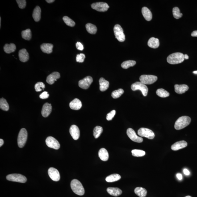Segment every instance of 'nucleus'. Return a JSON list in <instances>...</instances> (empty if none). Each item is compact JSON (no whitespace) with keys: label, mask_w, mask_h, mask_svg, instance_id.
<instances>
[{"label":"nucleus","mask_w":197,"mask_h":197,"mask_svg":"<svg viewBox=\"0 0 197 197\" xmlns=\"http://www.w3.org/2000/svg\"><path fill=\"white\" fill-rule=\"evenodd\" d=\"M185 60L184 55L181 53H175L169 55L167 58V61L171 64L181 63Z\"/></svg>","instance_id":"1"},{"label":"nucleus","mask_w":197,"mask_h":197,"mask_svg":"<svg viewBox=\"0 0 197 197\" xmlns=\"http://www.w3.org/2000/svg\"><path fill=\"white\" fill-rule=\"evenodd\" d=\"M71 186L73 192L77 195L82 196L85 194V189L82 184L78 180H72L71 182Z\"/></svg>","instance_id":"2"},{"label":"nucleus","mask_w":197,"mask_h":197,"mask_svg":"<svg viewBox=\"0 0 197 197\" xmlns=\"http://www.w3.org/2000/svg\"><path fill=\"white\" fill-rule=\"evenodd\" d=\"M191 119L188 116H184L180 117L176 121L174 124V128L177 130L184 128L190 124Z\"/></svg>","instance_id":"3"},{"label":"nucleus","mask_w":197,"mask_h":197,"mask_svg":"<svg viewBox=\"0 0 197 197\" xmlns=\"http://www.w3.org/2000/svg\"><path fill=\"white\" fill-rule=\"evenodd\" d=\"M27 138V131L25 128H22L21 130L18 137V144L19 148L24 147Z\"/></svg>","instance_id":"4"},{"label":"nucleus","mask_w":197,"mask_h":197,"mask_svg":"<svg viewBox=\"0 0 197 197\" xmlns=\"http://www.w3.org/2000/svg\"><path fill=\"white\" fill-rule=\"evenodd\" d=\"M131 89L134 91L137 90H140L144 97H146L148 94V88L146 85L142 83L140 81L132 84L131 85Z\"/></svg>","instance_id":"5"},{"label":"nucleus","mask_w":197,"mask_h":197,"mask_svg":"<svg viewBox=\"0 0 197 197\" xmlns=\"http://www.w3.org/2000/svg\"><path fill=\"white\" fill-rule=\"evenodd\" d=\"M114 31L115 38L118 39V41L120 42H124L125 39L123 30L120 25L116 24L115 25L114 28Z\"/></svg>","instance_id":"6"},{"label":"nucleus","mask_w":197,"mask_h":197,"mask_svg":"<svg viewBox=\"0 0 197 197\" xmlns=\"http://www.w3.org/2000/svg\"><path fill=\"white\" fill-rule=\"evenodd\" d=\"M8 180L11 182L25 183L27 181V178L25 176L19 174H9L6 176Z\"/></svg>","instance_id":"7"},{"label":"nucleus","mask_w":197,"mask_h":197,"mask_svg":"<svg viewBox=\"0 0 197 197\" xmlns=\"http://www.w3.org/2000/svg\"><path fill=\"white\" fill-rule=\"evenodd\" d=\"M158 78L156 76L152 75H142L140 77V82L144 85H151L157 81Z\"/></svg>","instance_id":"8"},{"label":"nucleus","mask_w":197,"mask_h":197,"mask_svg":"<svg viewBox=\"0 0 197 197\" xmlns=\"http://www.w3.org/2000/svg\"><path fill=\"white\" fill-rule=\"evenodd\" d=\"M138 134L141 137L147 138L150 140L153 139L155 137L154 133L152 130L149 128H140L138 131Z\"/></svg>","instance_id":"9"},{"label":"nucleus","mask_w":197,"mask_h":197,"mask_svg":"<svg viewBox=\"0 0 197 197\" xmlns=\"http://www.w3.org/2000/svg\"><path fill=\"white\" fill-rule=\"evenodd\" d=\"M46 143L47 146L51 148L58 150L60 148V145L59 141L52 136H49L46 139Z\"/></svg>","instance_id":"10"},{"label":"nucleus","mask_w":197,"mask_h":197,"mask_svg":"<svg viewBox=\"0 0 197 197\" xmlns=\"http://www.w3.org/2000/svg\"><path fill=\"white\" fill-rule=\"evenodd\" d=\"M91 7L97 11L105 12L107 11L109 6L106 3L99 2L92 4Z\"/></svg>","instance_id":"11"},{"label":"nucleus","mask_w":197,"mask_h":197,"mask_svg":"<svg viewBox=\"0 0 197 197\" xmlns=\"http://www.w3.org/2000/svg\"><path fill=\"white\" fill-rule=\"evenodd\" d=\"M93 82V78L90 76H88L79 81V86L81 89L86 90L89 89Z\"/></svg>","instance_id":"12"},{"label":"nucleus","mask_w":197,"mask_h":197,"mask_svg":"<svg viewBox=\"0 0 197 197\" xmlns=\"http://www.w3.org/2000/svg\"><path fill=\"white\" fill-rule=\"evenodd\" d=\"M127 134L128 137L135 142L141 143L143 141L142 138L138 136L134 130L132 128H128L127 130Z\"/></svg>","instance_id":"13"},{"label":"nucleus","mask_w":197,"mask_h":197,"mask_svg":"<svg viewBox=\"0 0 197 197\" xmlns=\"http://www.w3.org/2000/svg\"><path fill=\"white\" fill-rule=\"evenodd\" d=\"M48 173L51 179L55 182H58L60 179V176L59 171L54 168H50L48 169Z\"/></svg>","instance_id":"14"},{"label":"nucleus","mask_w":197,"mask_h":197,"mask_svg":"<svg viewBox=\"0 0 197 197\" xmlns=\"http://www.w3.org/2000/svg\"><path fill=\"white\" fill-rule=\"evenodd\" d=\"M71 136L74 140H78L80 136V131L79 127L75 125H73L69 129Z\"/></svg>","instance_id":"15"},{"label":"nucleus","mask_w":197,"mask_h":197,"mask_svg":"<svg viewBox=\"0 0 197 197\" xmlns=\"http://www.w3.org/2000/svg\"><path fill=\"white\" fill-rule=\"evenodd\" d=\"M60 77V75L59 72H53L47 77L46 81L47 83L49 85H53L55 83V81H57Z\"/></svg>","instance_id":"16"},{"label":"nucleus","mask_w":197,"mask_h":197,"mask_svg":"<svg viewBox=\"0 0 197 197\" xmlns=\"http://www.w3.org/2000/svg\"><path fill=\"white\" fill-rule=\"evenodd\" d=\"M52 111L51 104L45 103L43 105L41 111L42 115L44 117H47L50 114Z\"/></svg>","instance_id":"17"},{"label":"nucleus","mask_w":197,"mask_h":197,"mask_svg":"<svg viewBox=\"0 0 197 197\" xmlns=\"http://www.w3.org/2000/svg\"><path fill=\"white\" fill-rule=\"evenodd\" d=\"M187 146V143L186 141L181 140V141L177 142L172 144L171 148L172 150L176 151L186 148Z\"/></svg>","instance_id":"18"},{"label":"nucleus","mask_w":197,"mask_h":197,"mask_svg":"<svg viewBox=\"0 0 197 197\" xmlns=\"http://www.w3.org/2000/svg\"><path fill=\"white\" fill-rule=\"evenodd\" d=\"M69 107L72 110H79L82 107V103L79 99L76 98L69 103Z\"/></svg>","instance_id":"19"},{"label":"nucleus","mask_w":197,"mask_h":197,"mask_svg":"<svg viewBox=\"0 0 197 197\" xmlns=\"http://www.w3.org/2000/svg\"><path fill=\"white\" fill-rule=\"evenodd\" d=\"M18 56L19 60L22 62H26L28 61L29 58L28 53L25 49H23L19 51Z\"/></svg>","instance_id":"20"},{"label":"nucleus","mask_w":197,"mask_h":197,"mask_svg":"<svg viewBox=\"0 0 197 197\" xmlns=\"http://www.w3.org/2000/svg\"><path fill=\"white\" fill-rule=\"evenodd\" d=\"M188 89V86L186 85H174V90L176 93L178 94H184L187 91Z\"/></svg>","instance_id":"21"},{"label":"nucleus","mask_w":197,"mask_h":197,"mask_svg":"<svg viewBox=\"0 0 197 197\" xmlns=\"http://www.w3.org/2000/svg\"><path fill=\"white\" fill-rule=\"evenodd\" d=\"M107 192L110 195L114 196H118L121 195L122 192L118 188L108 187L107 190Z\"/></svg>","instance_id":"22"},{"label":"nucleus","mask_w":197,"mask_h":197,"mask_svg":"<svg viewBox=\"0 0 197 197\" xmlns=\"http://www.w3.org/2000/svg\"><path fill=\"white\" fill-rule=\"evenodd\" d=\"M53 47V45L48 43H45L42 44L40 47L41 49L43 52L47 54L52 53Z\"/></svg>","instance_id":"23"},{"label":"nucleus","mask_w":197,"mask_h":197,"mask_svg":"<svg viewBox=\"0 0 197 197\" xmlns=\"http://www.w3.org/2000/svg\"><path fill=\"white\" fill-rule=\"evenodd\" d=\"M33 18L35 22H39L41 17V9L39 6H37L33 11Z\"/></svg>","instance_id":"24"},{"label":"nucleus","mask_w":197,"mask_h":197,"mask_svg":"<svg viewBox=\"0 0 197 197\" xmlns=\"http://www.w3.org/2000/svg\"><path fill=\"white\" fill-rule=\"evenodd\" d=\"M98 156L102 161H106L108 159L109 154L107 150L102 148L100 149L98 153Z\"/></svg>","instance_id":"25"},{"label":"nucleus","mask_w":197,"mask_h":197,"mask_svg":"<svg viewBox=\"0 0 197 197\" xmlns=\"http://www.w3.org/2000/svg\"><path fill=\"white\" fill-rule=\"evenodd\" d=\"M100 90L101 91H104L107 90L109 86V82L104 78L101 77L99 80Z\"/></svg>","instance_id":"26"},{"label":"nucleus","mask_w":197,"mask_h":197,"mask_svg":"<svg viewBox=\"0 0 197 197\" xmlns=\"http://www.w3.org/2000/svg\"><path fill=\"white\" fill-rule=\"evenodd\" d=\"M142 13L144 19L147 21H150L152 18V14L148 8L144 7L142 9Z\"/></svg>","instance_id":"27"},{"label":"nucleus","mask_w":197,"mask_h":197,"mask_svg":"<svg viewBox=\"0 0 197 197\" xmlns=\"http://www.w3.org/2000/svg\"><path fill=\"white\" fill-rule=\"evenodd\" d=\"M148 46L152 48H157L160 45L159 39L154 37L151 38L148 41Z\"/></svg>","instance_id":"28"},{"label":"nucleus","mask_w":197,"mask_h":197,"mask_svg":"<svg viewBox=\"0 0 197 197\" xmlns=\"http://www.w3.org/2000/svg\"><path fill=\"white\" fill-rule=\"evenodd\" d=\"M16 47L15 44L11 43L10 44H6L4 47V50L7 53L9 54L15 52Z\"/></svg>","instance_id":"29"},{"label":"nucleus","mask_w":197,"mask_h":197,"mask_svg":"<svg viewBox=\"0 0 197 197\" xmlns=\"http://www.w3.org/2000/svg\"><path fill=\"white\" fill-rule=\"evenodd\" d=\"M134 192L136 195L140 197H145L147 195V191L145 188L138 187L135 188Z\"/></svg>","instance_id":"30"},{"label":"nucleus","mask_w":197,"mask_h":197,"mask_svg":"<svg viewBox=\"0 0 197 197\" xmlns=\"http://www.w3.org/2000/svg\"><path fill=\"white\" fill-rule=\"evenodd\" d=\"M121 178V176L119 174H113L108 176L106 178V182H116Z\"/></svg>","instance_id":"31"},{"label":"nucleus","mask_w":197,"mask_h":197,"mask_svg":"<svg viewBox=\"0 0 197 197\" xmlns=\"http://www.w3.org/2000/svg\"><path fill=\"white\" fill-rule=\"evenodd\" d=\"M87 31L91 34H95L97 31V26L91 23H88L85 26Z\"/></svg>","instance_id":"32"},{"label":"nucleus","mask_w":197,"mask_h":197,"mask_svg":"<svg viewBox=\"0 0 197 197\" xmlns=\"http://www.w3.org/2000/svg\"><path fill=\"white\" fill-rule=\"evenodd\" d=\"M136 62L134 60H128L123 62L121 64V67L124 69H128L130 67H133L136 65Z\"/></svg>","instance_id":"33"},{"label":"nucleus","mask_w":197,"mask_h":197,"mask_svg":"<svg viewBox=\"0 0 197 197\" xmlns=\"http://www.w3.org/2000/svg\"><path fill=\"white\" fill-rule=\"evenodd\" d=\"M22 38L26 40H30L31 38V32L30 29H27L25 31H22L21 33Z\"/></svg>","instance_id":"34"},{"label":"nucleus","mask_w":197,"mask_h":197,"mask_svg":"<svg viewBox=\"0 0 197 197\" xmlns=\"http://www.w3.org/2000/svg\"><path fill=\"white\" fill-rule=\"evenodd\" d=\"M103 129L102 127L100 126H97L95 127L93 130V135L95 138H98L100 136L103 132Z\"/></svg>","instance_id":"35"},{"label":"nucleus","mask_w":197,"mask_h":197,"mask_svg":"<svg viewBox=\"0 0 197 197\" xmlns=\"http://www.w3.org/2000/svg\"><path fill=\"white\" fill-rule=\"evenodd\" d=\"M0 108L1 109L5 111H8L9 105L6 100L3 98H1L0 100Z\"/></svg>","instance_id":"36"},{"label":"nucleus","mask_w":197,"mask_h":197,"mask_svg":"<svg viewBox=\"0 0 197 197\" xmlns=\"http://www.w3.org/2000/svg\"><path fill=\"white\" fill-rule=\"evenodd\" d=\"M156 94L161 98H166L169 96V93L164 89H158L156 91Z\"/></svg>","instance_id":"37"},{"label":"nucleus","mask_w":197,"mask_h":197,"mask_svg":"<svg viewBox=\"0 0 197 197\" xmlns=\"http://www.w3.org/2000/svg\"><path fill=\"white\" fill-rule=\"evenodd\" d=\"M132 155L134 157H143L145 155V152L140 150L134 149L131 151Z\"/></svg>","instance_id":"38"},{"label":"nucleus","mask_w":197,"mask_h":197,"mask_svg":"<svg viewBox=\"0 0 197 197\" xmlns=\"http://www.w3.org/2000/svg\"><path fill=\"white\" fill-rule=\"evenodd\" d=\"M124 90L122 89H119L114 91L112 93L111 96L114 98H119L124 93Z\"/></svg>","instance_id":"39"},{"label":"nucleus","mask_w":197,"mask_h":197,"mask_svg":"<svg viewBox=\"0 0 197 197\" xmlns=\"http://www.w3.org/2000/svg\"><path fill=\"white\" fill-rule=\"evenodd\" d=\"M172 12L173 17L176 19H179L182 17V14L180 13V9L178 7H174L173 8Z\"/></svg>","instance_id":"40"},{"label":"nucleus","mask_w":197,"mask_h":197,"mask_svg":"<svg viewBox=\"0 0 197 197\" xmlns=\"http://www.w3.org/2000/svg\"><path fill=\"white\" fill-rule=\"evenodd\" d=\"M63 20L66 23V24L68 26L71 27H73L75 25V23L73 20L69 18L67 16H64L63 18Z\"/></svg>","instance_id":"41"},{"label":"nucleus","mask_w":197,"mask_h":197,"mask_svg":"<svg viewBox=\"0 0 197 197\" xmlns=\"http://www.w3.org/2000/svg\"><path fill=\"white\" fill-rule=\"evenodd\" d=\"M45 85L43 82H38L35 84V89L36 92L41 91L42 89H44L45 88Z\"/></svg>","instance_id":"42"},{"label":"nucleus","mask_w":197,"mask_h":197,"mask_svg":"<svg viewBox=\"0 0 197 197\" xmlns=\"http://www.w3.org/2000/svg\"><path fill=\"white\" fill-rule=\"evenodd\" d=\"M85 55L84 54L81 53L80 54H77L76 57V61L78 63H83L85 61Z\"/></svg>","instance_id":"43"},{"label":"nucleus","mask_w":197,"mask_h":197,"mask_svg":"<svg viewBox=\"0 0 197 197\" xmlns=\"http://www.w3.org/2000/svg\"><path fill=\"white\" fill-rule=\"evenodd\" d=\"M16 2L20 8L23 9L25 7L26 2L25 0H17Z\"/></svg>","instance_id":"44"},{"label":"nucleus","mask_w":197,"mask_h":197,"mask_svg":"<svg viewBox=\"0 0 197 197\" xmlns=\"http://www.w3.org/2000/svg\"><path fill=\"white\" fill-rule=\"evenodd\" d=\"M116 114V111L115 110H113L110 112L106 116V119L108 121L111 120L114 118V116Z\"/></svg>","instance_id":"45"},{"label":"nucleus","mask_w":197,"mask_h":197,"mask_svg":"<svg viewBox=\"0 0 197 197\" xmlns=\"http://www.w3.org/2000/svg\"><path fill=\"white\" fill-rule=\"evenodd\" d=\"M49 97V94L47 92H44L39 95V98L41 99H46Z\"/></svg>","instance_id":"46"},{"label":"nucleus","mask_w":197,"mask_h":197,"mask_svg":"<svg viewBox=\"0 0 197 197\" xmlns=\"http://www.w3.org/2000/svg\"><path fill=\"white\" fill-rule=\"evenodd\" d=\"M76 47L77 49L82 51L84 49V47L83 44L80 42H77L76 44Z\"/></svg>","instance_id":"47"},{"label":"nucleus","mask_w":197,"mask_h":197,"mask_svg":"<svg viewBox=\"0 0 197 197\" xmlns=\"http://www.w3.org/2000/svg\"><path fill=\"white\" fill-rule=\"evenodd\" d=\"M184 174L186 175H189L190 174V172L187 169H184L183 170Z\"/></svg>","instance_id":"48"},{"label":"nucleus","mask_w":197,"mask_h":197,"mask_svg":"<svg viewBox=\"0 0 197 197\" xmlns=\"http://www.w3.org/2000/svg\"><path fill=\"white\" fill-rule=\"evenodd\" d=\"M177 177L178 178V179L180 180H182V174H180V173H178L177 174Z\"/></svg>","instance_id":"49"},{"label":"nucleus","mask_w":197,"mask_h":197,"mask_svg":"<svg viewBox=\"0 0 197 197\" xmlns=\"http://www.w3.org/2000/svg\"><path fill=\"white\" fill-rule=\"evenodd\" d=\"M191 36L194 37H197V31H193L191 33Z\"/></svg>","instance_id":"50"},{"label":"nucleus","mask_w":197,"mask_h":197,"mask_svg":"<svg viewBox=\"0 0 197 197\" xmlns=\"http://www.w3.org/2000/svg\"><path fill=\"white\" fill-rule=\"evenodd\" d=\"M4 144V141L2 139H0V147L2 146L3 144Z\"/></svg>","instance_id":"51"},{"label":"nucleus","mask_w":197,"mask_h":197,"mask_svg":"<svg viewBox=\"0 0 197 197\" xmlns=\"http://www.w3.org/2000/svg\"><path fill=\"white\" fill-rule=\"evenodd\" d=\"M55 0H46V1L48 3H51L55 2Z\"/></svg>","instance_id":"52"},{"label":"nucleus","mask_w":197,"mask_h":197,"mask_svg":"<svg viewBox=\"0 0 197 197\" xmlns=\"http://www.w3.org/2000/svg\"><path fill=\"white\" fill-rule=\"evenodd\" d=\"M184 58L185 59H186V60H187V59H189V56H188V55L186 54L185 55Z\"/></svg>","instance_id":"53"},{"label":"nucleus","mask_w":197,"mask_h":197,"mask_svg":"<svg viewBox=\"0 0 197 197\" xmlns=\"http://www.w3.org/2000/svg\"><path fill=\"white\" fill-rule=\"evenodd\" d=\"M193 73H194V74H197V71H194L193 72Z\"/></svg>","instance_id":"54"},{"label":"nucleus","mask_w":197,"mask_h":197,"mask_svg":"<svg viewBox=\"0 0 197 197\" xmlns=\"http://www.w3.org/2000/svg\"><path fill=\"white\" fill-rule=\"evenodd\" d=\"M1 18H0V26L1 27Z\"/></svg>","instance_id":"55"},{"label":"nucleus","mask_w":197,"mask_h":197,"mask_svg":"<svg viewBox=\"0 0 197 197\" xmlns=\"http://www.w3.org/2000/svg\"><path fill=\"white\" fill-rule=\"evenodd\" d=\"M185 197H192L191 196H186Z\"/></svg>","instance_id":"56"}]
</instances>
